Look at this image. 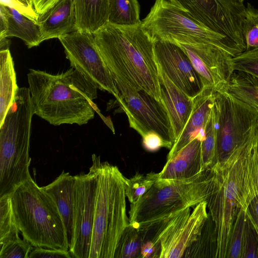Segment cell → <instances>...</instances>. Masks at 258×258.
<instances>
[{"mask_svg": "<svg viewBox=\"0 0 258 258\" xmlns=\"http://www.w3.org/2000/svg\"><path fill=\"white\" fill-rule=\"evenodd\" d=\"M210 171L214 175V186L207 202L214 225L215 257L224 258L238 212H246L258 195V136Z\"/></svg>", "mask_w": 258, "mask_h": 258, "instance_id": "1", "label": "cell"}, {"mask_svg": "<svg viewBox=\"0 0 258 258\" xmlns=\"http://www.w3.org/2000/svg\"><path fill=\"white\" fill-rule=\"evenodd\" d=\"M141 24L122 26L107 22L93 35L115 85L128 84L161 100L154 42Z\"/></svg>", "mask_w": 258, "mask_h": 258, "instance_id": "2", "label": "cell"}, {"mask_svg": "<svg viewBox=\"0 0 258 258\" xmlns=\"http://www.w3.org/2000/svg\"><path fill=\"white\" fill-rule=\"evenodd\" d=\"M27 79L34 114L50 124L82 125L99 113L97 88L73 68L56 74L30 69Z\"/></svg>", "mask_w": 258, "mask_h": 258, "instance_id": "3", "label": "cell"}, {"mask_svg": "<svg viewBox=\"0 0 258 258\" xmlns=\"http://www.w3.org/2000/svg\"><path fill=\"white\" fill-rule=\"evenodd\" d=\"M34 108L28 88H19L0 125V198L30 178V141Z\"/></svg>", "mask_w": 258, "mask_h": 258, "instance_id": "4", "label": "cell"}, {"mask_svg": "<svg viewBox=\"0 0 258 258\" xmlns=\"http://www.w3.org/2000/svg\"><path fill=\"white\" fill-rule=\"evenodd\" d=\"M125 182L117 166L100 162L89 258H114L121 235L129 224Z\"/></svg>", "mask_w": 258, "mask_h": 258, "instance_id": "5", "label": "cell"}, {"mask_svg": "<svg viewBox=\"0 0 258 258\" xmlns=\"http://www.w3.org/2000/svg\"><path fill=\"white\" fill-rule=\"evenodd\" d=\"M23 238L33 247L69 250L63 220L56 205L31 177L10 195Z\"/></svg>", "mask_w": 258, "mask_h": 258, "instance_id": "6", "label": "cell"}, {"mask_svg": "<svg viewBox=\"0 0 258 258\" xmlns=\"http://www.w3.org/2000/svg\"><path fill=\"white\" fill-rule=\"evenodd\" d=\"M214 186V175L207 171L197 178L183 180L158 178L128 211L130 224L145 230L171 215L207 201Z\"/></svg>", "mask_w": 258, "mask_h": 258, "instance_id": "7", "label": "cell"}, {"mask_svg": "<svg viewBox=\"0 0 258 258\" xmlns=\"http://www.w3.org/2000/svg\"><path fill=\"white\" fill-rule=\"evenodd\" d=\"M142 28L153 42L177 45L211 44L233 57L241 52L227 39L206 28L175 0H156Z\"/></svg>", "mask_w": 258, "mask_h": 258, "instance_id": "8", "label": "cell"}, {"mask_svg": "<svg viewBox=\"0 0 258 258\" xmlns=\"http://www.w3.org/2000/svg\"><path fill=\"white\" fill-rule=\"evenodd\" d=\"M207 202L180 211L145 230L152 231L151 239L158 247L160 258H179L201 236L208 218Z\"/></svg>", "mask_w": 258, "mask_h": 258, "instance_id": "9", "label": "cell"}, {"mask_svg": "<svg viewBox=\"0 0 258 258\" xmlns=\"http://www.w3.org/2000/svg\"><path fill=\"white\" fill-rule=\"evenodd\" d=\"M208 29L227 39L240 51H245L246 7L231 0H175Z\"/></svg>", "mask_w": 258, "mask_h": 258, "instance_id": "10", "label": "cell"}, {"mask_svg": "<svg viewBox=\"0 0 258 258\" xmlns=\"http://www.w3.org/2000/svg\"><path fill=\"white\" fill-rule=\"evenodd\" d=\"M115 86L119 94L116 100L126 114L130 127L142 137L149 132H155L173 145L175 138L172 124L162 101L128 84L119 83Z\"/></svg>", "mask_w": 258, "mask_h": 258, "instance_id": "11", "label": "cell"}, {"mask_svg": "<svg viewBox=\"0 0 258 258\" xmlns=\"http://www.w3.org/2000/svg\"><path fill=\"white\" fill-rule=\"evenodd\" d=\"M71 68L77 70L97 89L117 100L118 91L96 44L93 34L76 31L58 38Z\"/></svg>", "mask_w": 258, "mask_h": 258, "instance_id": "12", "label": "cell"}, {"mask_svg": "<svg viewBox=\"0 0 258 258\" xmlns=\"http://www.w3.org/2000/svg\"><path fill=\"white\" fill-rule=\"evenodd\" d=\"M86 174L75 176L74 236L70 252L72 257L89 258L94 223L96 191L100 158L92 156Z\"/></svg>", "mask_w": 258, "mask_h": 258, "instance_id": "13", "label": "cell"}, {"mask_svg": "<svg viewBox=\"0 0 258 258\" xmlns=\"http://www.w3.org/2000/svg\"><path fill=\"white\" fill-rule=\"evenodd\" d=\"M154 52L159 67L187 96L194 98L203 90L200 76L179 46L169 42L157 41L154 42Z\"/></svg>", "mask_w": 258, "mask_h": 258, "instance_id": "14", "label": "cell"}, {"mask_svg": "<svg viewBox=\"0 0 258 258\" xmlns=\"http://www.w3.org/2000/svg\"><path fill=\"white\" fill-rule=\"evenodd\" d=\"M178 45L188 55L204 88L211 87L216 91L226 89L234 72L232 56L211 44Z\"/></svg>", "mask_w": 258, "mask_h": 258, "instance_id": "15", "label": "cell"}, {"mask_svg": "<svg viewBox=\"0 0 258 258\" xmlns=\"http://www.w3.org/2000/svg\"><path fill=\"white\" fill-rule=\"evenodd\" d=\"M216 90L211 87L204 88L194 98V107L191 115L181 134L173 144L167 160L192 140L197 138L202 142L205 138V128L214 104Z\"/></svg>", "mask_w": 258, "mask_h": 258, "instance_id": "16", "label": "cell"}, {"mask_svg": "<svg viewBox=\"0 0 258 258\" xmlns=\"http://www.w3.org/2000/svg\"><path fill=\"white\" fill-rule=\"evenodd\" d=\"M202 141L197 138L184 146L166 162L158 173V178L183 180L197 178L206 171L202 169Z\"/></svg>", "mask_w": 258, "mask_h": 258, "instance_id": "17", "label": "cell"}, {"mask_svg": "<svg viewBox=\"0 0 258 258\" xmlns=\"http://www.w3.org/2000/svg\"><path fill=\"white\" fill-rule=\"evenodd\" d=\"M158 69L161 100L168 112L175 142L191 115L194 107V98L187 96L175 86L159 66Z\"/></svg>", "mask_w": 258, "mask_h": 258, "instance_id": "18", "label": "cell"}, {"mask_svg": "<svg viewBox=\"0 0 258 258\" xmlns=\"http://www.w3.org/2000/svg\"><path fill=\"white\" fill-rule=\"evenodd\" d=\"M37 22L42 41L77 31L74 0H59L43 14H39Z\"/></svg>", "mask_w": 258, "mask_h": 258, "instance_id": "19", "label": "cell"}, {"mask_svg": "<svg viewBox=\"0 0 258 258\" xmlns=\"http://www.w3.org/2000/svg\"><path fill=\"white\" fill-rule=\"evenodd\" d=\"M75 176L64 171L43 189L55 202L63 220L69 251L74 236Z\"/></svg>", "mask_w": 258, "mask_h": 258, "instance_id": "20", "label": "cell"}, {"mask_svg": "<svg viewBox=\"0 0 258 258\" xmlns=\"http://www.w3.org/2000/svg\"><path fill=\"white\" fill-rule=\"evenodd\" d=\"M77 31L93 34L108 22L109 0H74Z\"/></svg>", "mask_w": 258, "mask_h": 258, "instance_id": "21", "label": "cell"}, {"mask_svg": "<svg viewBox=\"0 0 258 258\" xmlns=\"http://www.w3.org/2000/svg\"><path fill=\"white\" fill-rule=\"evenodd\" d=\"M8 26L4 38L16 37L22 39L29 48L38 46L43 41L37 22L17 10L5 6Z\"/></svg>", "mask_w": 258, "mask_h": 258, "instance_id": "22", "label": "cell"}, {"mask_svg": "<svg viewBox=\"0 0 258 258\" xmlns=\"http://www.w3.org/2000/svg\"><path fill=\"white\" fill-rule=\"evenodd\" d=\"M0 125L11 106L19 87L9 48L0 51Z\"/></svg>", "mask_w": 258, "mask_h": 258, "instance_id": "23", "label": "cell"}, {"mask_svg": "<svg viewBox=\"0 0 258 258\" xmlns=\"http://www.w3.org/2000/svg\"><path fill=\"white\" fill-rule=\"evenodd\" d=\"M226 90L239 100L258 110V79L235 71L230 77Z\"/></svg>", "mask_w": 258, "mask_h": 258, "instance_id": "24", "label": "cell"}, {"mask_svg": "<svg viewBox=\"0 0 258 258\" xmlns=\"http://www.w3.org/2000/svg\"><path fill=\"white\" fill-rule=\"evenodd\" d=\"M140 8L137 0H109L108 22L130 26L140 24Z\"/></svg>", "mask_w": 258, "mask_h": 258, "instance_id": "25", "label": "cell"}, {"mask_svg": "<svg viewBox=\"0 0 258 258\" xmlns=\"http://www.w3.org/2000/svg\"><path fill=\"white\" fill-rule=\"evenodd\" d=\"M144 239V232L129 223L121 235L114 258L140 257Z\"/></svg>", "mask_w": 258, "mask_h": 258, "instance_id": "26", "label": "cell"}, {"mask_svg": "<svg viewBox=\"0 0 258 258\" xmlns=\"http://www.w3.org/2000/svg\"><path fill=\"white\" fill-rule=\"evenodd\" d=\"M10 195L0 198V246L18 239L20 232Z\"/></svg>", "mask_w": 258, "mask_h": 258, "instance_id": "27", "label": "cell"}, {"mask_svg": "<svg viewBox=\"0 0 258 258\" xmlns=\"http://www.w3.org/2000/svg\"><path fill=\"white\" fill-rule=\"evenodd\" d=\"M205 138L202 142V164L204 171L210 170L214 162L216 140V113L215 102L205 128Z\"/></svg>", "mask_w": 258, "mask_h": 258, "instance_id": "28", "label": "cell"}, {"mask_svg": "<svg viewBox=\"0 0 258 258\" xmlns=\"http://www.w3.org/2000/svg\"><path fill=\"white\" fill-rule=\"evenodd\" d=\"M158 178V173L153 172L146 175L137 173L130 178H125V195L131 204L137 202L145 194Z\"/></svg>", "mask_w": 258, "mask_h": 258, "instance_id": "29", "label": "cell"}, {"mask_svg": "<svg viewBox=\"0 0 258 258\" xmlns=\"http://www.w3.org/2000/svg\"><path fill=\"white\" fill-rule=\"evenodd\" d=\"M247 216L240 209L233 224L226 258H241L242 246Z\"/></svg>", "mask_w": 258, "mask_h": 258, "instance_id": "30", "label": "cell"}, {"mask_svg": "<svg viewBox=\"0 0 258 258\" xmlns=\"http://www.w3.org/2000/svg\"><path fill=\"white\" fill-rule=\"evenodd\" d=\"M244 32L245 51L258 50V10L247 3L245 9Z\"/></svg>", "mask_w": 258, "mask_h": 258, "instance_id": "31", "label": "cell"}, {"mask_svg": "<svg viewBox=\"0 0 258 258\" xmlns=\"http://www.w3.org/2000/svg\"><path fill=\"white\" fill-rule=\"evenodd\" d=\"M234 71L244 72L258 79V50L244 51L232 59Z\"/></svg>", "mask_w": 258, "mask_h": 258, "instance_id": "32", "label": "cell"}, {"mask_svg": "<svg viewBox=\"0 0 258 258\" xmlns=\"http://www.w3.org/2000/svg\"><path fill=\"white\" fill-rule=\"evenodd\" d=\"M33 247L26 239L19 238L0 246V258H28Z\"/></svg>", "mask_w": 258, "mask_h": 258, "instance_id": "33", "label": "cell"}, {"mask_svg": "<svg viewBox=\"0 0 258 258\" xmlns=\"http://www.w3.org/2000/svg\"><path fill=\"white\" fill-rule=\"evenodd\" d=\"M244 257H258V235L247 216L242 246L241 258Z\"/></svg>", "mask_w": 258, "mask_h": 258, "instance_id": "34", "label": "cell"}, {"mask_svg": "<svg viewBox=\"0 0 258 258\" xmlns=\"http://www.w3.org/2000/svg\"><path fill=\"white\" fill-rule=\"evenodd\" d=\"M0 4L13 8L29 18L37 21L36 12L32 0H0Z\"/></svg>", "mask_w": 258, "mask_h": 258, "instance_id": "35", "label": "cell"}, {"mask_svg": "<svg viewBox=\"0 0 258 258\" xmlns=\"http://www.w3.org/2000/svg\"><path fill=\"white\" fill-rule=\"evenodd\" d=\"M143 145L148 151H157L162 147L171 149L173 144L164 140L159 134L155 132H149L142 137Z\"/></svg>", "mask_w": 258, "mask_h": 258, "instance_id": "36", "label": "cell"}, {"mask_svg": "<svg viewBox=\"0 0 258 258\" xmlns=\"http://www.w3.org/2000/svg\"><path fill=\"white\" fill-rule=\"evenodd\" d=\"M71 258L72 256L69 250L61 249L33 247L28 258Z\"/></svg>", "mask_w": 258, "mask_h": 258, "instance_id": "37", "label": "cell"}, {"mask_svg": "<svg viewBox=\"0 0 258 258\" xmlns=\"http://www.w3.org/2000/svg\"><path fill=\"white\" fill-rule=\"evenodd\" d=\"M159 251L156 244L149 239L145 237L141 247L140 257H159Z\"/></svg>", "mask_w": 258, "mask_h": 258, "instance_id": "38", "label": "cell"}, {"mask_svg": "<svg viewBox=\"0 0 258 258\" xmlns=\"http://www.w3.org/2000/svg\"><path fill=\"white\" fill-rule=\"evenodd\" d=\"M246 214L258 235V195L249 204Z\"/></svg>", "mask_w": 258, "mask_h": 258, "instance_id": "39", "label": "cell"}, {"mask_svg": "<svg viewBox=\"0 0 258 258\" xmlns=\"http://www.w3.org/2000/svg\"><path fill=\"white\" fill-rule=\"evenodd\" d=\"M59 0H32L35 9L38 14L45 12Z\"/></svg>", "mask_w": 258, "mask_h": 258, "instance_id": "40", "label": "cell"}, {"mask_svg": "<svg viewBox=\"0 0 258 258\" xmlns=\"http://www.w3.org/2000/svg\"><path fill=\"white\" fill-rule=\"evenodd\" d=\"M231 1L235 2L242 4V3H243V2L244 0H231Z\"/></svg>", "mask_w": 258, "mask_h": 258, "instance_id": "41", "label": "cell"}]
</instances>
